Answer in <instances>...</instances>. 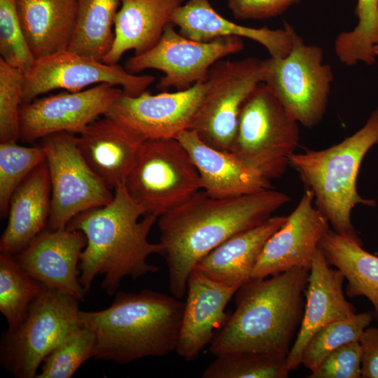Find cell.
I'll use <instances>...</instances> for the list:
<instances>
[{"label": "cell", "instance_id": "30bf717a", "mask_svg": "<svg viewBox=\"0 0 378 378\" xmlns=\"http://www.w3.org/2000/svg\"><path fill=\"white\" fill-rule=\"evenodd\" d=\"M265 78L264 59L246 57L235 61L221 59L215 63L208 75L209 90L190 130L208 145L230 151L241 107Z\"/></svg>", "mask_w": 378, "mask_h": 378}, {"label": "cell", "instance_id": "484cf974", "mask_svg": "<svg viewBox=\"0 0 378 378\" xmlns=\"http://www.w3.org/2000/svg\"><path fill=\"white\" fill-rule=\"evenodd\" d=\"M78 0H16L19 19L36 59L67 50Z\"/></svg>", "mask_w": 378, "mask_h": 378}, {"label": "cell", "instance_id": "f546056e", "mask_svg": "<svg viewBox=\"0 0 378 378\" xmlns=\"http://www.w3.org/2000/svg\"><path fill=\"white\" fill-rule=\"evenodd\" d=\"M356 26L340 33L335 41V52L344 65L358 62L372 65L376 61L374 48L378 44V0H357Z\"/></svg>", "mask_w": 378, "mask_h": 378}, {"label": "cell", "instance_id": "8992f818", "mask_svg": "<svg viewBox=\"0 0 378 378\" xmlns=\"http://www.w3.org/2000/svg\"><path fill=\"white\" fill-rule=\"evenodd\" d=\"M298 124L273 90L260 83L241 107L230 152L268 180L279 178L298 146Z\"/></svg>", "mask_w": 378, "mask_h": 378}, {"label": "cell", "instance_id": "603a6c76", "mask_svg": "<svg viewBox=\"0 0 378 378\" xmlns=\"http://www.w3.org/2000/svg\"><path fill=\"white\" fill-rule=\"evenodd\" d=\"M51 205V183L46 162L36 167L13 192L0 251L18 254L47 227Z\"/></svg>", "mask_w": 378, "mask_h": 378}, {"label": "cell", "instance_id": "8d00e7d4", "mask_svg": "<svg viewBox=\"0 0 378 378\" xmlns=\"http://www.w3.org/2000/svg\"><path fill=\"white\" fill-rule=\"evenodd\" d=\"M362 349L359 341H351L331 351L309 378L361 377Z\"/></svg>", "mask_w": 378, "mask_h": 378}, {"label": "cell", "instance_id": "2e32d148", "mask_svg": "<svg viewBox=\"0 0 378 378\" xmlns=\"http://www.w3.org/2000/svg\"><path fill=\"white\" fill-rule=\"evenodd\" d=\"M314 205L313 193L306 189L284 224L265 244L251 279H264L293 267L310 270L320 242L330 230L328 220Z\"/></svg>", "mask_w": 378, "mask_h": 378}, {"label": "cell", "instance_id": "d6a6232c", "mask_svg": "<svg viewBox=\"0 0 378 378\" xmlns=\"http://www.w3.org/2000/svg\"><path fill=\"white\" fill-rule=\"evenodd\" d=\"M46 162V152L41 146L29 147L17 141L0 143V215H8L10 198L23 181Z\"/></svg>", "mask_w": 378, "mask_h": 378}, {"label": "cell", "instance_id": "ffe728a7", "mask_svg": "<svg viewBox=\"0 0 378 378\" xmlns=\"http://www.w3.org/2000/svg\"><path fill=\"white\" fill-rule=\"evenodd\" d=\"M176 139L190 155L200 177L202 189L216 199L237 197L272 188L271 181L230 151L204 142L192 130Z\"/></svg>", "mask_w": 378, "mask_h": 378}, {"label": "cell", "instance_id": "f1b7e54d", "mask_svg": "<svg viewBox=\"0 0 378 378\" xmlns=\"http://www.w3.org/2000/svg\"><path fill=\"white\" fill-rule=\"evenodd\" d=\"M43 286L29 274L14 255L0 253V311L8 331L15 330L23 321L31 303Z\"/></svg>", "mask_w": 378, "mask_h": 378}, {"label": "cell", "instance_id": "7a4b0ae2", "mask_svg": "<svg viewBox=\"0 0 378 378\" xmlns=\"http://www.w3.org/2000/svg\"><path fill=\"white\" fill-rule=\"evenodd\" d=\"M158 218L146 214L125 184H120L110 203L85 211L69 222L66 229L80 231L86 238L78 265L79 281L85 293L98 275L104 276L102 288L112 295L125 277L136 279L158 270L148 262L150 255L162 253L160 243L148 239Z\"/></svg>", "mask_w": 378, "mask_h": 378}, {"label": "cell", "instance_id": "3957f363", "mask_svg": "<svg viewBox=\"0 0 378 378\" xmlns=\"http://www.w3.org/2000/svg\"><path fill=\"white\" fill-rule=\"evenodd\" d=\"M309 275V270L293 267L241 286L235 293L236 309L210 343V353L287 357L302 320Z\"/></svg>", "mask_w": 378, "mask_h": 378}, {"label": "cell", "instance_id": "83f0119b", "mask_svg": "<svg viewBox=\"0 0 378 378\" xmlns=\"http://www.w3.org/2000/svg\"><path fill=\"white\" fill-rule=\"evenodd\" d=\"M120 0H78L69 50L103 62L114 40Z\"/></svg>", "mask_w": 378, "mask_h": 378}, {"label": "cell", "instance_id": "4316f807", "mask_svg": "<svg viewBox=\"0 0 378 378\" xmlns=\"http://www.w3.org/2000/svg\"><path fill=\"white\" fill-rule=\"evenodd\" d=\"M319 248L329 265L339 270L347 280L346 295L367 298L378 319V257L364 250L361 241L331 230L321 239Z\"/></svg>", "mask_w": 378, "mask_h": 378}, {"label": "cell", "instance_id": "ab89813d", "mask_svg": "<svg viewBox=\"0 0 378 378\" xmlns=\"http://www.w3.org/2000/svg\"><path fill=\"white\" fill-rule=\"evenodd\" d=\"M374 53L376 57H378V44L374 46Z\"/></svg>", "mask_w": 378, "mask_h": 378}, {"label": "cell", "instance_id": "d6986e66", "mask_svg": "<svg viewBox=\"0 0 378 378\" xmlns=\"http://www.w3.org/2000/svg\"><path fill=\"white\" fill-rule=\"evenodd\" d=\"M344 274L337 268L330 267L318 248L309 270L302 320L287 356L290 371L297 370L301 365L303 350L315 332L330 323L356 314L355 306L344 296Z\"/></svg>", "mask_w": 378, "mask_h": 378}, {"label": "cell", "instance_id": "4dcf8cb0", "mask_svg": "<svg viewBox=\"0 0 378 378\" xmlns=\"http://www.w3.org/2000/svg\"><path fill=\"white\" fill-rule=\"evenodd\" d=\"M290 372L287 357L244 351L217 356L202 377L286 378Z\"/></svg>", "mask_w": 378, "mask_h": 378}, {"label": "cell", "instance_id": "5bb4252c", "mask_svg": "<svg viewBox=\"0 0 378 378\" xmlns=\"http://www.w3.org/2000/svg\"><path fill=\"white\" fill-rule=\"evenodd\" d=\"M208 90L206 80L185 90L154 95L145 91L133 97L122 91L104 115L142 141L176 138L190 129Z\"/></svg>", "mask_w": 378, "mask_h": 378}, {"label": "cell", "instance_id": "4fadbf2b", "mask_svg": "<svg viewBox=\"0 0 378 378\" xmlns=\"http://www.w3.org/2000/svg\"><path fill=\"white\" fill-rule=\"evenodd\" d=\"M154 80L153 76L131 74L118 64H106L67 49L36 59L24 73L22 104L56 89L78 92L102 83L122 87L124 93L135 97Z\"/></svg>", "mask_w": 378, "mask_h": 378}, {"label": "cell", "instance_id": "9c48e42d", "mask_svg": "<svg viewBox=\"0 0 378 378\" xmlns=\"http://www.w3.org/2000/svg\"><path fill=\"white\" fill-rule=\"evenodd\" d=\"M265 83L298 123L311 128L326 113L333 73L323 62L322 49L306 44L297 34L289 52L283 57L264 59Z\"/></svg>", "mask_w": 378, "mask_h": 378}, {"label": "cell", "instance_id": "f35d334b", "mask_svg": "<svg viewBox=\"0 0 378 378\" xmlns=\"http://www.w3.org/2000/svg\"><path fill=\"white\" fill-rule=\"evenodd\" d=\"M359 342L362 349L361 377L378 378V328L368 327Z\"/></svg>", "mask_w": 378, "mask_h": 378}, {"label": "cell", "instance_id": "7c38bea8", "mask_svg": "<svg viewBox=\"0 0 378 378\" xmlns=\"http://www.w3.org/2000/svg\"><path fill=\"white\" fill-rule=\"evenodd\" d=\"M244 48L241 38L197 41L179 34L171 23L153 48L130 57L125 68L134 74L148 69L161 71L164 76L158 83L157 88L163 92L170 88L181 91L207 80L209 69L215 63Z\"/></svg>", "mask_w": 378, "mask_h": 378}, {"label": "cell", "instance_id": "74e56055", "mask_svg": "<svg viewBox=\"0 0 378 378\" xmlns=\"http://www.w3.org/2000/svg\"><path fill=\"white\" fill-rule=\"evenodd\" d=\"M301 0H227L232 15L242 20H263L275 18Z\"/></svg>", "mask_w": 378, "mask_h": 378}, {"label": "cell", "instance_id": "1f68e13d", "mask_svg": "<svg viewBox=\"0 0 378 378\" xmlns=\"http://www.w3.org/2000/svg\"><path fill=\"white\" fill-rule=\"evenodd\" d=\"M374 317L372 311L330 323L318 329L307 343L301 357V365L314 372L321 361L342 344L359 341L363 331Z\"/></svg>", "mask_w": 378, "mask_h": 378}, {"label": "cell", "instance_id": "44dd1931", "mask_svg": "<svg viewBox=\"0 0 378 378\" xmlns=\"http://www.w3.org/2000/svg\"><path fill=\"white\" fill-rule=\"evenodd\" d=\"M178 32L191 40L209 42L225 37H239L262 45L272 57H285L290 51L295 30L288 23L283 29L255 28L230 21L216 11L209 0H188L172 15Z\"/></svg>", "mask_w": 378, "mask_h": 378}, {"label": "cell", "instance_id": "52a82bcc", "mask_svg": "<svg viewBox=\"0 0 378 378\" xmlns=\"http://www.w3.org/2000/svg\"><path fill=\"white\" fill-rule=\"evenodd\" d=\"M79 300L45 287L30 305L20 326L1 339V364L18 378L36 377L46 356L82 326Z\"/></svg>", "mask_w": 378, "mask_h": 378}, {"label": "cell", "instance_id": "6da1fadb", "mask_svg": "<svg viewBox=\"0 0 378 378\" xmlns=\"http://www.w3.org/2000/svg\"><path fill=\"white\" fill-rule=\"evenodd\" d=\"M289 201L286 194L272 188L225 199L200 190L159 216L161 255L167 262L172 295L185 296L190 272L213 249L262 223Z\"/></svg>", "mask_w": 378, "mask_h": 378}, {"label": "cell", "instance_id": "d4e9b609", "mask_svg": "<svg viewBox=\"0 0 378 378\" xmlns=\"http://www.w3.org/2000/svg\"><path fill=\"white\" fill-rule=\"evenodd\" d=\"M183 1L120 0L113 43L103 62L115 64L126 51L134 50V55H140L153 48Z\"/></svg>", "mask_w": 378, "mask_h": 378}, {"label": "cell", "instance_id": "277c9868", "mask_svg": "<svg viewBox=\"0 0 378 378\" xmlns=\"http://www.w3.org/2000/svg\"><path fill=\"white\" fill-rule=\"evenodd\" d=\"M185 308L181 299L152 290L118 291L107 308L80 312L95 337L94 358L127 364L176 350Z\"/></svg>", "mask_w": 378, "mask_h": 378}, {"label": "cell", "instance_id": "e0dca14e", "mask_svg": "<svg viewBox=\"0 0 378 378\" xmlns=\"http://www.w3.org/2000/svg\"><path fill=\"white\" fill-rule=\"evenodd\" d=\"M86 245L80 231L44 230L15 257L20 266L43 286L83 300L79 281L80 256Z\"/></svg>", "mask_w": 378, "mask_h": 378}, {"label": "cell", "instance_id": "ac0fdd59", "mask_svg": "<svg viewBox=\"0 0 378 378\" xmlns=\"http://www.w3.org/2000/svg\"><path fill=\"white\" fill-rule=\"evenodd\" d=\"M238 288L214 281L197 269L190 272L187 298L175 351L187 361L195 360L210 344L230 314L226 305Z\"/></svg>", "mask_w": 378, "mask_h": 378}, {"label": "cell", "instance_id": "8fae6325", "mask_svg": "<svg viewBox=\"0 0 378 378\" xmlns=\"http://www.w3.org/2000/svg\"><path fill=\"white\" fill-rule=\"evenodd\" d=\"M41 140L51 183L48 230L65 229L80 214L113 200L114 193L81 155L76 134L58 132Z\"/></svg>", "mask_w": 378, "mask_h": 378}, {"label": "cell", "instance_id": "836d02e7", "mask_svg": "<svg viewBox=\"0 0 378 378\" xmlns=\"http://www.w3.org/2000/svg\"><path fill=\"white\" fill-rule=\"evenodd\" d=\"M94 347L93 332L82 324L46 356L36 377H71L85 361L94 357Z\"/></svg>", "mask_w": 378, "mask_h": 378}, {"label": "cell", "instance_id": "7402d4cb", "mask_svg": "<svg viewBox=\"0 0 378 378\" xmlns=\"http://www.w3.org/2000/svg\"><path fill=\"white\" fill-rule=\"evenodd\" d=\"M142 141L103 115L76 136L78 148L93 172L110 189L125 184Z\"/></svg>", "mask_w": 378, "mask_h": 378}, {"label": "cell", "instance_id": "ba28073f", "mask_svg": "<svg viewBox=\"0 0 378 378\" xmlns=\"http://www.w3.org/2000/svg\"><path fill=\"white\" fill-rule=\"evenodd\" d=\"M125 186L146 214L158 218L202 189L193 161L176 138L144 141Z\"/></svg>", "mask_w": 378, "mask_h": 378}, {"label": "cell", "instance_id": "cb8c5ba5", "mask_svg": "<svg viewBox=\"0 0 378 378\" xmlns=\"http://www.w3.org/2000/svg\"><path fill=\"white\" fill-rule=\"evenodd\" d=\"M286 219L284 216H271L232 237L202 258L194 268L214 281L239 289L251 279L265 244Z\"/></svg>", "mask_w": 378, "mask_h": 378}, {"label": "cell", "instance_id": "5b68a950", "mask_svg": "<svg viewBox=\"0 0 378 378\" xmlns=\"http://www.w3.org/2000/svg\"><path fill=\"white\" fill-rule=\"evenodd\" d=\"M377 144L378 108L360 129L341 142L323 150L295 153L289 158V166L313 193L315 206L333 230L357 241L360 239L351 222L353 209L357 204L376 205L358 194V174L366 153Z\"/></svg>", "mask_w": 378, "mask_h": 378}, {"label": "cell", "instance_id": "d590c367", "mask_svg": "<svg viewBox=\"0 0 378 378\" xmlns=\"http://www.w3.org/2000/svg\"><path fill=\"white\" fill-rule=\"evenodd\" d=\"M24 73L0 59V142L20 139V111Z\"/></svg>", "mask_w": 378, "mask_h": 378}, {"label": "cell", "instance_id": "9a60e30c", "mask_svg": "<svg viewBox=\"0 0 378 378\" xmlns=\"http://www.w3.org/2000/svg\"><path fill=\"white\" fill-rule=\"evenodd\" d=\"M122 92V89L102 83L22 104L20 139L31 142L64 132L78 134L100 115H104Z\"/></svg>", "mask_w": 378, "mask_h": 378}, {"label": "cell", "instance_id": "e575fe53", "mask_svg": "<svg viewBox=\"0 0 378 378\" xmlns=\"http://www.w3.org/2000/svg\"><path fill=\"white\" fill-rule=\"evenodd\" d=\"M0 59L23 73L36 61L19 19L16 0H0Z\"/></svg>", "mask_w": 378, "mask_h": 378}]
</instances>
